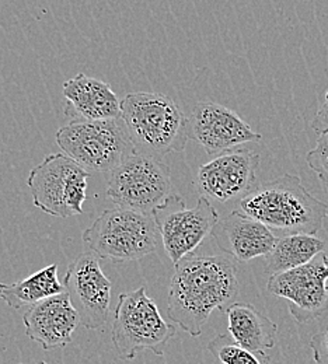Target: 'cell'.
I'll return each instance as SVG.
<instances>
[{
  "label": "cell",
  "mask_w": 328,
  "mask_h": 364,
  "mask_svg": "<svg viewBox=\"0 0 328 364\" xmlns=\"http://www.w3.org/2000/svg\"><path fill=\"white\" fill-rule=\"evenodd\" d=\"M63 286L86 329L102 328L110 316L111 280L104 274L98 258L83 252L72 261Z\"/></svg>",
  "instance_id": "12"
},
{
  "label": "cell",
  "mask_w": 328,
  "mask_h": 364,
  "mask_svg": "<svg viewBox=\"0 0 328 364\" xmlns=\"http://www.w3.org/2000/svg\"><path fill=\"white\" fill-rule=\"evenodd\" d=\"M310 127L313 131H316L319 135L327 134L328 132V89L324 95V101L319 111L316 112L314 118L310 122Z\"/></svg>",
  "instance_id": "23"
},
{
  "label": "cell",
  "mask_w": 328,
  "mask_h": 364,
  "mask_svg": "<svg viewBox=\"0 0 328 364\" xmlns=\"http://www.w3.org/2000/svg\"><path fill=\"white\" fill-rule=\"evenodd\" d=\"M63 283L58 279V265L52 264L23 280L0 283V299L11 309L31 307L52 296L65 293Z\"/></svg>",
  "instance_id": "18"
},
{
  "label": "cell",
  "mask_w": 328,
  "mask_h": 364,
  "mask_svg": "<svg viewBox=\"0 0 328 364\" xmlns=\"http://www.w3.org/2000/svg\"><path fill=\"white\" fill-rule=\"evenodd\" d=\"M238 293L236 259L229 255L194 252L174 265L167 294V316L196 338L212 313H226Z\"/></svg>",
  "instance_id": "1"
},
{
  "label": "cell",
  "mask_w": 328,
  "mask_h": 364,
  "mask_svg": "<svg viewBox=\"0 0 328 364\" xmlns=\"http://www.w3.org/2000/svg\"><path fill=\"white\" fill-rule=\"evenodd\" d=\"M260 156L251 149L238 147L215 156L198 170L199 195L221 203L243 199L257 183Z\"/></svg>",
  "instance_id": "11"
},
{
  "label": "cell",
  "mask_w": 328,
  "mask_h": 364,
  "mask_svg": "<svg viewBox=\"0 0 328 364\" xmlns=\"http://www.w3.org/2000/svg\"><path fill=\"white\" fill-rule=\"evenodd\" d=\"M171 171L163 160L135 153L110 173L107 196L127 210L152 215L171 195Z\"/></svg>",
  "instance_id": "8"
},
{
  "label": "cell",
  "mask_w": 328,
  "mask_h": 364,
  "mask_svg": "<svg viewBox=\"0 0 328 364\" xmlns=\"http://www.w3.org/2000/svg\"><path fill=\"white\" fill-rule=\"evenodd\" d=\"M65 114L72 121H104L121 118L120 97L97 77L79 73L63 83Z\"/></svg>",
  "instance_id": "16"
},
{
  "label": "cell",
  "mask_w": 328,
  "mask_h": 364,
  "mask_svg": "<svg viewBox=\"0 0 328 364\" xmlns=\"http://www.w3.org/2000/svg\"><path fill=\"white\" fill-rule=\"evenodd\" d=\"M324 251L326 244L317 235H283L278 238L270 255L265 257V271L273 276L296 269L309 264Z\"/></svg>",
  "instance_id": "19"
},
{
  "label": "cell",
  "mask_w": 328,
  "mask_h": 364,
  "mask_svg": "<svg viewBox=\"0 0 328 364\" xmlns=\"http://www.w3.org/2000/svg\"><path fill=\"white\" fill-rule=\"evenodd\" d=\"M55 140L63 154L89 174L111 173L137 153L122 118L104 121H70Z\"/></svg>",
  "instance_id": "6"
},
{
  "label": "cell",
  "mask_w": 328,
  "mask_h": 364,
  "mask_svg": "<svg viewBox=\"0 0 328 364\" xmlns=\"http://www.w3.org/2000/svg\"><path fill=\"white\" fill-rule=\"evenodd\" d=\"M159 237L152 215L120 208L104 210L82 234L86 252L112 262L138 261L154 254Z\"/></svg>",
  "instance_id": "4"
},
{
  "label": "cell",
  "mask_w": 328,
  "mask_h": 364,
  "mask_svg": "<svg viewBox=\"0 0 328 364\" xmlns=\"http://www.w3.org/2000/svg\"><path fill=\"white\" fill-rule=\"evenodd\" d=\"M208 350L222 364H270L268 355H255L228 335H218L212 339L208 343Z\"/></svg>",
  "instance_id": "20"
},
{
  "label": "cell",
  "mask_w": 328,
  "mask_h": 364,
  "mask_svg": "<svg viewBox=\"0 0 328 364\" xmlns=\"http://www.w3.org/2000/svg\"><path fill=\"white\" fill-rule=\"evenodd\" d=\"M244 215L285 235H316L328 216V205L312 195L300 177L283 174L258 185L240 199Z\"/></svg>",
  "instance_id": "2"
},
{
  "label": "cell",
  "mask_w": 328,
  "mask_h": 364,
  "mask_svg": "<svg viewBox=\"0 0 328 364\" xmlns=\"http://www.w3.org/2000/svg\"><path fill=\"white\" fill-rule=\"evenodd\" d=\"M310 349L316 364H328V328L313 335Z\"/></svg>",
  "instance_id": "22"
},
{
  "label": "cell",
  "mask_w": 328,
  "mask_h": 364,
  "mask_svg": "<svg viewBox=\"0 0 328 364\" xmlns=\"http://www.w3.org/2000/svg\"><path fill=\"white\" fill-rule=\"evenodd\" d=\"M163 247L176 265L202 244V241L212 235L218 225L219 215L209 199L199 196L196 205L188 209L184 199L171 193L156 210L152 213Z\"/></svg>",
  "instance_id": "9"
},
{
  "label": "cell",
  "mask_w": 328,
  "mask_h": 364,
  "mask_svg": "<svg viewBox=\"0 0 328 364\" xmlns=\"http://www.w3.org/2000/svg\"><path fill=\"white\" fill-rule=\"evenodd\" d=\"M306 163L317 174L320 181L328 185V132L319 136L314 149L306 156Z\"/></svg>",
  "instance_id": "21"
},
{
  "label": "cell",
  "mask_w": 328,
  "mask_h": 364,
  "mask_svg": "<svg viewBox=\"0 0 328 364\" xmlns=\"http://www.w3.org/2000/svg\"><path fill=\"white\" fill-rule=\"evenodd\" d=\"M271 294L287 301L292 317L299 323L320 318L328 313V257L319 254L309 264L273 274L267 283Z\"/></svg>",
  "instance_id": "10"
},
{
  "label": "cell",
  "mask_w": 328,
  "mask_h": 364,
  "mask_svg": "<svg viewBox=\"0 0 328 364\" xmlns=\"http://www.w3.org/2000/svg\"><path fill=\"white\" fill-rule=\"evenodd\" d=\"M121 118L138 153L162 160L187 146L188 118L181 107L163 92L127 94L121 104Z\"/></svg>",
  "instance_id": "3"
},
{
  "label": "cell",
  "mask_w": 328,
  "mask_h": 364,
  "mask_svg": "<svg viewBox=\"0 0 328 364\" xmlns=\"http://www.w3.org/2000/svg\"><path fill=\"white\" fill-rule=\"evenodd\" d=\"M177 328L169 323L157 304L146 293V286L121 293L111 326L112 345L122 360H134L143 350L164 356Z\"/></svg>",
  "instance_id": "5"
},
{
  "label": "cell",
  "mask_w": 328,
  "mask_h": 364,
  "mask_svg": "<svg viewBox=\"0 0 328 364\" xmlns=\"http://www.w3.org/2000/svg\"><path fill=\"white\" fill-rule=\"evenodd\" d=\"M188 122L189 137L212 157L263 139L233 109L213 101L198 102Z\"/></svg>",
  "instance_id": "13"
},
{
  "label": "cell",
  "mask_w": 328,
  "mask_h": 364,
  "mask_svg": "<svg viewBox=\"0 0 328 364\" xmlns=\"http://www.w3.org/2000/svg\"><path fill=\"white\" fill-rule=\"evenodd\" d=\"M212 237L226 255L241 262L270 255L278 241L271 228L236 210L218 222Z\"/></svg>",
  "instance_id": "15"
},
{
  "label": "cell",
  "mask_w": 328,
  "mask_h": 364,
  "mask_svg": "<svg viewBox=\"0 0 328 364\" xmlns=\"http://www.w3.org/2000/svg\"><path fill=\"white\" fill-rule=\"evenodd\" d=\"M226 316L229 333L240 346L261 356H267L265 352L275 346L277 323L261 314L253 304L235 303L228 309Z\"/></svg>",
  "instance_id": "17"
},
{
  "label": "cell",
  "mask_w": 328,
  "mask_h": 364,
  "mask_svg": "<svg viewBox=\"0 0 328 364\" xmlns=\"http://www.w3.org/2000/svg\"><path fill=\"white\" fill-rule=\"evenodd\" d=\"M20 364H47L46 362H38V363H20Z\"/></svg>",
  "instance_id": "24"
},
{
  "label": "cell",
  "mask_w": 328,
  "mask_h": 364,
  "mask_svg": "<svg viewBox=\"0 0 328 364\" xmlns=\"http://www.w3.org/2000/svg\"><path fill=\"white\" fill-rule=\"evenodd\" d=\"M90 174L63 153L48 154L27 178L34 205L44 213L68 219L83 213Z\"/></svg>",
  "instance_id": "7"
},
{
  "label": "cell",
  "mask_w": 328,
  "mask_h": 364,
  "mask_svg": "<svg viewBox=\"0 0 328 364\" xmlns=\"http://www.w3.org/2000/svg\"><path fill=\"white\" fill-rule=\"evenodd\" d=\"M23 323L33 342L44 350H52L69 345L82 322L65 291L28 307L23 316Z\"/></svg>",
  "instance_id": "14"
}]
</instances>
